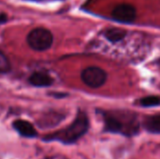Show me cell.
Instances as JSON below:
<instances>
[{
    "label": "cell",
    "instance_id": "cell-1",
    "mask_svg": "<svg viewBox=\"0 0 160 159\" xmlns=\"http://www.w3.org/2000/svg\"><path fill=\"white\" fill-rule=\"evenodd\" d=\"M104 125V131L125 137H134L140 132V123L134 112L127 110H98Z\"/></svg>",
    "mask_w": 160,
    "mask_h": 159
},
{
    "label": "cell",
    "instance_id": "cell-2",
    "mask_svg": "<svg viewBox=\"0 0 160 159\" xmlns=\"http://www.w3.org/2000/svg\"><path fill=\"white\" fill-rule=\"evenodd\" d=\"M89 129V118L84 112L79 111L73 122L66 128L47 135L45 142H59L63 144H73L82 138Z\"/></svg>",
    "mask_w": 160,
    "mask_h": 159
},
{
    "label": "cell",
    "instance_id": "cell-3",
    "mask_svg": "<svg viewBox=\"0 0 160 159\" xmlns=\"http://www.w3.org/2000/svg\"><path fill=\"white\" fill-rule=\"evenodd\" d=\"M26 41L29 47L34 51L44 52L52 47L53 36L50 30L44 27H37L29 32Z\"/></svg>",
    "mask_w": 160,
    "mask_h": 159
},
{
    "label": "cell",
    "instance_id": "cell-4",
    "mask_svg": "<svg viewBox=\"0 0 160 159\" xmlns=\"http://www.w3.org/2000/svg\"><path fill=\"white\" fill-rule=\"evenodd\" d=\"M81 78L85 85L96 89L105 84L108 74L99 67H88L82 71Z\"/></svg>",
    "mask_w": 160,
    "mask_h": 159
},
{
    "label": "cell",
    "instance_id": "cell-5",
    "mask_svg": "<svg viewBox=\"0 0 160 159\" xmlns=\"http://www.w3.org/2000/svg\"><path fill=\"white\" fill-rule=\"evenodd\" d=\"M112 17L117 22L130 23L135 21L137 17V10L135 7L130 4H120L112 9Z\"/></svg>",
    "mask_w": 160,
    "mask_h": 159
},
{
    "label": "cell",
    "instance_id": "cell-6",
    "mask_svg": "<svg viewBox=\"0 0 160 159\" xmlns=\"http://www.w3.org/2000/svg\"><path fill=\"white\" fill-rule=\"evenodd\" d=\"M13 128L24 138H35L38 136V132L33 125L24 120H17L13 124Z\"/></svg>",
    "mask_w": 160,
    "mask_h": 159
},
{
    "label": "cell",
    "instance_id": "cell-7",
    "mask_svg": "<svg viewBox=\"0 0 160 159\" xmlns=\"http://www.w3.org/2000/svg\"><path fill=\"white\" fill-rule=\"evenodd\" d=\"M28 81L31 85L36 87H49L53 83V79L46 72H34Z\"/></svg>",
    "mask_w": 160,
    "mask_h": 159
},
{
    "label": "cell",
    "instance_id": "cell-8",
    "mask_svg": "<svg viewBox=\"0 0 160 159\" xmlns=\"http://www.w3.org/2000/svg\"><path fill=\"white\" fill-rule=\"evenodd\" d=\"M142 126L143 128L151 134H160V114L145 117Z\"/></svg>",
    "mask_w": 160,
    "mask_h": 159
},
{
    "label": "cell",
    "instance_id": "cell-9",
    "mask_svg": "<svg viewBox=\"0 0 160 159\" xmlns=\"http://www.w3.org/2000/svg\"><path fill=\"white\" fill-rule=\"evenodd\" d=\"M126 35H127V32L120 28H110L106 30L104 33L105 37L112 43L121 41L122 39H124Z\"/></svg>",
    "mask_w": 160,
    "mask_h": 159
},
{
    "label": "cell",
    "instance_id": "cell-10",
    "mask_svg": "<svg viewBox=\"0 0 160 159\" xmlns=\"http://www.w3.org/2000/svg\"><path fill=\"white\" fill-rule=\"evenodd\" d=\"M137 104L141 107L150 108L160 105V97L158 96H147L137 100Z\"/></svg>",
    "mask_w": 160,
    "mask_h": 159
},
{
    "label": "cell",
    "instance_id": "cell-11",
    "mask_svg": "<svg viewBox=\"0 0 160 159\" xmlns=\"http://www.w3.org/2000/svg\"><path fill=\"white\" fill-rule=\"evenodd\" d=\"M10 62L6 54L0 51V73H7L10 70Z\"/></svg>",
    "mask_w": 160,
    "mask_h": 159
},
{
    "label": "cell",
    "instance_id": "cell-12",
    "mask_svg": "<svg viewBox=\"0 0 160 159\" xmlns=\"http://www.w3.org/2000/svg\"><path fill=\"white\" fill-rule=\"evenodd\" d=\"M35 1H40V0H35Z\"/></svg>",
    "mask_w": 160,
    "mask_h": 159
}]
</instances>
